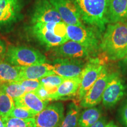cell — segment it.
Listing matches in <instances>:
<instances>
[{
    "label": "cell",
    "mask_w": 127,
    "mask_h": 127,
    "mask_svg": "<svg viewBox=\"0 0 127 127\" xmlns=\"http://www.w3.org/2000/svg\"><path fill=\"white\" fill-rule=\"evenodd\" d=\"M99 48L109 60H123L127 52V23L119 22L108 25Z\"/></svg>",
    "instance_id": "cell-1"
},
{
    "label": "cell",
    "mask_w": 127,
    "mask_h": 127,
    "mask_svg": "<svg viewBox=\"0 0 127 127\" xmlns=\"http://www.w3.org/2000/svg\"><path fill=\"white\" fill-rule=\"evenodd\" d=\"M70 1L78 9L82 21L100 32L105 31L109 23L107 0Z\"/></svg>",
    "instance_id": "cell-2"
},
{
    "label": "cell",
    "mask_w": 127,
    "mask_h": 127,
    "mask_svg": "<svg viewBox=\"0 0 127 127\" xmlns=\"http://www.w3.org/2000/svg\"><path fill=\"white\" fill-rule=\"evenodd\" d=\"M32 32L48 48L57 47L69 40L66 33V24L63 21L35 24L32 27Z\"/></svg>",
    "instance_id": "cell-3"
},
{
    "label": "cell",
    "mask_w": 127,
    "mask_h": 127,
    "mask_svg": "<svg viewBox=\"0 0 127 127\" xmlns=\"http://www.w3.org/2000/svg\"><path fill=\"white\" fill-rule=\"evenodd\" d=\"M5 60L16 66H28L47 63V58L39 51L26 46H9Z\"/></svg>",
    "instance_id": "cell-4"
},
{
    "label": "cell",
    "mask_w": 127,
    "mask_h": 127,
    "mask_svg": "<svg viewBox=\"0 0 127 127\" xmlns=\"http://www.w3.org/2000/svg\"><path fill=\"white\" fill-rule=\"evenodd\" d=\"M66 33L69 40L80 44L91 53L96 52L99 48L97 32L94 28H89L82 24L81 25H66Z\"/></svg>",
    "instance_id": "cell-5"
},
{
    "label": "cell",
    "mask_w": 127,
    "mask_h": 127,
    "mask_svg": "<svg viewBox=\"0 0 127 127\" xmlns=\"http://www.w3.org/2000/svg\"><path fill=\"white\" fill-rule=\"evenodd\" d=\"M104 67V64L98 58H91L87 63L80 75V84L75 96L77 102L75 103L80 102L84 95L99 77Z\"/></svg>",
    "instance_id": "cell-6"
},
{
    "label": "cell",
    "mask_w": 127,
    "mask_h": 127,
    "mask_svg": "<svg viewBox=\"0 0 127 127\" xmlns=\"http://www.w3.org/2000/svg\"><path fill=\"white\" fill-rule=\"evenodd\" d=\"M109 77L110 74H109L105 66L99 77L79 102L81 107L87 108L95 107L102 102L103 94Z\"/></svg>",
    "instance_id": "cell-7"
},
{
    "label": "cell",
    "mask_w": 127,
    "mask_h": 127,
    "mask_svg": "<svg viewBox=\"0 0 127 127\" xmlns=\"http://www.w3.org/2000/svg\"><path fill=\"white\" fill-rule=\"evenodd\" d=\"M126 87L123 80L118 73L110 74V77L102 96V102L107 108H111L124 97Z\"/></svg>",
    "instance_id": "cell-8"
},
{
    "label": "cell",
    "mask_w": 127,
    "mask_h": 127,
    "mask_svg": "<svg viewBox=\"0 0 127 127\" xmlns=\"http://www.w3.org/2000/svg\"><path fill=\"white\" fill-rule=\"evenodd\" d=\"M64 116V107L61 102L48 105L36 115V127H60Z\"/></svg>",
    "instance_id": "cell-9"
},
{
    "label": "cell",
    "mask_w": 127,
    "mask_h": 127,
    "mask_svg": "<svg viewBox=\"0 0 127 127\" xmlns=\"http://www.w3.org/2000/svg\"><path fill=\"white\" fill-rule=\"evenodd\" d=\"M23 0H0V30L9 28L20 18Z\"/></svg>",
    "instance_id": "cell-10"
},
{
    "label": "cell",
    "mask_w": 127,
    "mask_h": 127,
    "mask_svg": "<svg viewBox=\"0 0 127 127\" xmlns=\"http://www.w3.org/2000/svg\"><path fill=\"white\" fill-rule=\"evenodd\" d=\"M87 63L82 59L57 58L51 64L57 75L65 78L79 77Z\"/></svg>",
    "instance_id": "cell-11"
},
{
    "label": "cell",
    "mask_w": 127,
    "mask_h": 127,
    "mask_svg": "<svg viewBox=\"0 0 127 127\" xmlns=\"http://www.w3.org/2000/svg\"><path fill=\"white\" fill-rule=\"evenodd\" d=\"M60 21H63L61 16L49 0H38L31 17L32 25Z\"/></svg>",
    "instance_id": "cell-12"
},
{
    "label": "cell",
    "mask_w": 127,
    "mask_h": 127,
    "mask_svg": "<svg viewBox=\"0 0 127 127\" xmlns=\"http://www.w3.org/2000/svg\"><path fill=\"white\" fill-rule=\"evenodd\" d=\"M52 52L57 58L82 60L90 58L91 54L84 46L72 40H68L61 45L53 48Z\"/></svg>",
    "instance_id": "cell-13"
},
{
    "label": "cell",
    "mask_w": 127,
    "mask_h": 127,
    "mask_svg": "<svg viewBox=\"0 0 127 127\" xmlns=\"http://www.w3.org/2000/svg\"><path fill=\"white\" fill-rule=\"evenodd\" d=\"M66 25L84 24L77 7L70 0H49Z\"/></svg>",
    "instance_id": "cell-14"
},
{
    "label": "cell",
    "mask_w": 127,
    "mask_h": 127,
    "mask_svg": "<svg viewBox=\"0 0 127 127\" xmlns=\"http://www.w3.org/2000/svg\"><path fill=\"white\" fill-rule=\"evenodd\" d=\"M14 100L15 106L27 108L35 116L43 111L49 103L41 99L35 92H27Z\"/></svg>",
    "instance_id": "cell-15"
},
{
    "label": "cell",
    "mask_w": 127,
    "mask_h": 127,
    "mask_svg": "<svg viewBox=\"0 0 127 127\" xmlns=\"http://www.w3.org/2000/svg\"><path fill=\"white\" fill-rule=\"evenodd\" d=\"M54 74L52 65L51 64L47 63L20 67V80L23 79L39 80L42 78Z\"/></svg>",
    "instance_id": "cell-16"
},
{
    "label": "cell",
    "mask_w": 127,
    "mask_h": 127,
    "mask_svg": "<svg viewBox=\"0 0 127 127\" xmlns=\"http://www.w3.org/2000/svg\"><path fill=\"white\" fill-rule=\"evenodd\" d=\"M80 84V76L72 78H66L55 91L50 95V101L63 99L75 96Z\"/></svg>",
    "instance_id": "cell-17"
},
{
    "label": "cell",
    "mask_w": 127,
    "mask_h": 127,
    "mask_svg": "<svg viewBox=\"0 0 127 127\" xmlns=\"http://www.w3.org/2000/svg\"><path fill=\"white\" fill-rule=\"evenodd\" d=\"M107 5L109 23L127 20V0H107Z\"/></svg>",
    "instance_id": "cell-18"
},
{
    "label": "cell",
    "mask_w": 127,
    "mask_h": 127,
    "mask_svg": "<svg viewBox=\"0 0 127 127\" xmlns=\"http://www.w3.org/2000/svg\"><path fill=\"white\" fill-rule=\"evenodd\" d=\"M20 67L8 63L5 60H0V84L20 80Z\"/></svg>",
    "instance_id": "cell-19"
},
{
    "label": "cell",
    "mask_w": 127,
    "mask_h": 127,
    "mask_svg": "<svg viewBox=\"0 0 127 127\" xmlns=\"http://www.w3.org/2000/svg\"><path fill=\"white\" fill-rule=\"evenodd\" d=\"M102 117V111L99 108H87L79 114L78 127H90Z\"/></svg>",
    "instance_id": "cell-20"
},
{
    "label": "cell",
    "mask_w": 127,
    "mask_h": 127,
    "mask_svg": "<svg viewBox=\"0 0 127 127\" xmlns=\"http://www.w3.org/2000/svg\"><path fill=\"white\" fill-rule=\"evenodd\" d=\"M79 114L80 107L75 102L71 103L60 127H78Z\"/></svg>",
    "instance_id": "cell-21"
},
{
    "label": "cell",
    "mask_w": 127,
    "mask_h": 127,
    "mask_svg": "<svg viewBox=\"0 0 127 127\" xmlns=\"http://www.w3.org/2000/svg\"><path fill=\"white\" fill-rule=\"evenodd\" d=\"M0 90L10 96L13 99L26 93L24 88L18 81L8 82L0 84Z\"/></svg>",
    "instance_id": "cell-22"
},
{
    "label": "cell",
    "mask_w": 127,
    "mask_h": 127,
    "mask_svg": "<svg viewBox=\"0 0 127 127\" xmlns=\"http://www.w3.org/2000/svg\"><path fill=\"white\" fill-rule=\"evenodd\" d=\"M66 78H65L57 74H52L39 79L41 86H42L50 93V95L55 91L57 88L60 86Z\"/></svg>",
    "instance_id": "cell-23"
},
{
    "label": "cell",
    "mask_w": 127,
    "mask_h": 127,
    "mask_svg": "<svg viewBox=\"0 0 127 127\" xmlns=\"http://www.w3.org/2000/svg\"><path fill=\"white\" fill-rule=\"evenodd\" d=\"M15 106L13 98L0 90V117L2 119L9 117Z\"/></svg>",
    "instance_id": "cell-24"
},
{
    "label": "cell",
    "mask_w": 127,
    "mask_h": 127,
    "mask_svg": "<svg viewBox=\"0 0 127 127\" xmlns=\"http://www.w3.org/2000/svg\"><path fill=\"white\" fill-rule=\"evenodd\" d=\"M2 120L5 127H36L35 118L23 120L8 117Z\"/></svg>",
    "instance_id": "cell-25"
},
{
    "label": "cell",
    "mask_w": 127,
    "mask_h": 127,
    "mask_svg": "<svg viewBox=\"0 0 127 127\" xmlns=\"http://www.w3.org/2000/svg\"><path fill=\"white\" fill-rule=\"evenodd\" d=\"M9 117L26 120V119L35 118L36 116L27 108L19 106H15Z\"/></svg>",
    "instance_id": "cell-26"
},
{
    "label": "cell",
    "mask_w": 127,
    "mask_h": 127,
    "mask_svg": "<svg viewBox=\"0 0 127 127\" xmlns=\"http://www.w3.org/2000/svg\"><path fill=\"white\" fill-rule=\"evenodd\" d=\"M24 88L27 92H34L41 86L39 80L36 79H23L18 81Z\"/></svg>",
    "instance_id": "cell-27"
},
{
    "label": "cell",
    "mask_w": 127,
    "mask_h": 127,
    "mask_svg": "<svg viewBox=\"0 0 127 127\" xmlns=\"http://www.w3.org/2000/svg\"><path fill=\"white\" fill-rule=\"evenodd\" d=\"M118 113L121 123L125 127H127V99L120 107Z\"/></svg>",
    "instance_id": "cell-28"
},
{
    "label": "cell",
    "mask_w": 127,
    "mask_h": 127,
    "mask_svg": "<svg viewBox=\"0 0 127 127\" xmlns=\"http://www.w3.org/2000/svg\"><path fill=\"white\" fill-rule=\"evenodd\" d=\"M36 94L40 97L41 99L44 101H47L50 102V93L46 90L42 86H41L39 88L34 91Z\"/></svg>",
    "instance_id": "cell-29"
},
{
    "label": "cell",
    "mask_w": 127,
    "mask_h": 127,
    "mask_svg": "<svg viewBox=\"0 0 127 127\" xmlns=\"http://www.w3.org/2000/svg\"><path fill=\"white\" fill-rule=\"evenodd\" d=\"M7 48L4 41L0 39V60H5Z\"/></svg>",
    "instance_id": "cell-30"
},
{
    "label": "cell",
    "mask_w": 127,
    "mask_h": 127,
    "mask_svg": "<svg viewBox=\"0 0 127 127\" xmlns=\"http://www.w3.org/2000/svg\"><path fill=\"white\" fill-rule=\"evenodd\" d=\"M107 124V122L106 119L104 117H101L99 120H98L94 124L90 127H105Z\"/></svg>",
    "instance_id": "cell-31"
},
{
    "label": "cell",
    "mask_w": 127,
    "mask_h": 127,
    "mask_svg": "<svg viewBox=\"0 0 127 127\" xmlns=\"http://www.w3.org/2000/svg\"><path fill=\"white\" fill-rule=\"evenodd\" d=\"M105 127H118L117 125L114 123L113 121H110L109 123H107Z\"/></svg>",
    "instance_id": "cell-32"
},
{
    "label": "cell",
    "mask_w": 127,
    "mask_h": 127,
    "mask_svg": "<svg viewBox=\"0 0 127 127\" xmlns=\"http://www.w3.org/2000/svg\"><path fill=\"white\" fill-rule=\"evenodd\" d=\"M0 127H5L4 122H3L2 119L1 117H0Z\"/></svg>",
    "instance_id": "cell-33"
},
{
    "label": "cell",
    "mask_w": 127,
    "mask_h": 127,
    "mask_svg": "<svg viewBox=\"0 0 127 127\" xmlns=\"http://www.w3.org/2000/svg\"><path fill=\"white\" fill-rule=\"evenodd\" d=\"M123 60L124 63L125 64H126L127 65V52L126 54H125V55L124 56V57L123 58Z\"/></svg>",
    "instance_id": "cell-34"
}]
</instances>
